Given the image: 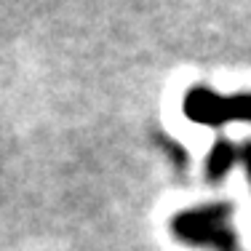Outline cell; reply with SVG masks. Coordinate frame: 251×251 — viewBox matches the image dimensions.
I'll use <instances>...</instances> for the list:
<instances>
[{
    "instance_id": "7a4b0ae2",
    "label": "cell",
    "mask_w": 251,
    "mask_h": 251,
    "mask_svg": "<svg viewBox=\"0 0 251 251\" xmlns=\"http://www.w3.org/2000/svg\"><path fill=\"white\" fill-rule=\"evenodd\" d=\"M184 115L201 126H225L235 121L251 123V94H235V97H219L206 86H195L184 97Z\"/></svg>"
},
{
    "instance_id": "6da1fadb",
    "label": "cell",
    "mask_w": 251,
    "mask_h": 251,
    "mask_svg": "<svg viewBox=\"0 0 251 251\" xmlns=\"http://www.w3.org/2000/svg\"><path fill=\"white\" fill-rule=\"evenodd\" d=\"M171 230L182 243L203 246L214 251H241L238 235L232 230V206L230 203H208L201 208L179 211L171 219Z\"/></svg>"
},
{
    "instance_id": "277c9868",
    "label": "cell",
    "mask_w": 251,
    "mask_h": 251,
    "mask_svg": "<svg viewBox=\"0 0 251 251\" xmlns=\"http://www.w3.org/2000/svg\"><path fill=\"white\" fill-rule=\"evenodd\" d=\"M241 163H243L246 176H249V182H251V142H243V145H241Z\"/></svg>"
},
{
    "instance_id": "3957f363",
    "label": "cell",
    "mask_w": 251,
    "mask_h": 251,
    "mask_svg": "<svg viewBox=\"0 0 251 251\" xmlns=\"http://www.w3.org/2000/svg\"><path fill=\"white\" fill-rule=\"evenodd\" d=\"M235 163H241V147L227 139H219L206 158V176L211 182H219Z\"/></svg>"
}]
</instances>
